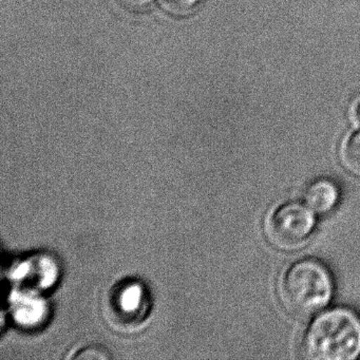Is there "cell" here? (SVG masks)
Segmentation results:
<instances>
[{"label":"cell","mask_w":360,"mask_h":360,"mask_svg":"<svg viewBox=\"0 0 360 360\" xmlns=\"http://www.w3.org/2000/svg\"><path fill=\"white\" fill-rule=\"evenodd\" d=\"M354 117H355V121L360 125V104L356 107L355 112H354Z\"/></svg>","instance_id":"9"},{"label":"cell","mask_w":360,"mask_h":360,"mask_svg":"<svg viewBox=\"0 0 360 360\" xmlns=\"http://www.w3.org/2000/svg\"><path fill=\"white\" fill-rule=\"evenodd\" d=\"M334 280L328 267L316 259H302L284 271L278 284V297L295 317L319 313L332 300Z\"/></svg>","instance_id":"1"},{"label":"cell","mask_w":360,"mask_h":360,"mask_svg":"<svg viewBox=\"0 0 360 360\" xmlns=\"http://www.w3.org/2000/svg\"><path fill=\"white\" fill-rule=\"evenodd\" d=\"M305 356L316 360H354L360 357V317L347 307L318 315L303 339Z\"/></svg>","instance_id":"2"},{"label":"cell","mask_w":360,"mask_h":360,"mask_svg":"<svg viewBox=\"0 0 360 360\" xmlns=\"http://www.w3.org/2000/svg\"><path fill=\"white\" fill-rule=\"evenodd\" d=\"M108 356L103 355L102 349L96 347H89V349L81 351L79 355L75 356V358H107Z\"/></svg>","instance_id":"8"},{"label":"cell","mask_w":360,"mask_h":360,"mask_svg":"<svg viewBox=\"0 0 360 360\" xmlns=\"http://www.w3.org/2000/svg\"><path fill=\"white\" fill-rule=\"evenodd\" d=\"M340 191L334 181L330 179H318L314 181L305 191V204L315 214H328L338 205Z\"/></svg>","instance_id":"4"},{"label":"cell","mask_w":360,"mask_h":360,"mask_svg":"<svg viewBox=\"0 0 360 360\" xmlns=\"http://www.w3.org/2000/svg\"><path fill=\"white\" fill-rule=\"evenodd\" d=\"M315 212L307 205L288 202L274 210L264 223V233L271 245L292 252L307 243L316 229Z\"/></svg>","instance_id":"3"},{"label":"cell","mask_w":360,"mask_h":360,"mask_svg":"<svg viewBox=\"0 0 360 360\" xmlns=\"http://www.w3.org/2000/svg\"><path fill=\"white\" fill-rule=\"evenodd\" d=\"M201 0H160V5L164 11L170 15L186 16L193 13Z\"/></svg>","instance_id":"6"},{"label":"cell","mask_w":360,"mask_h":360,"mask_svg":"<svg viewBox=\"0 0 360 360\" xmlns=\"http://www.w3.org/2000/svg\"><path fill=\"white\" fill-rule=\"evenodd\" d=\"M339 159L347 172L360 176V130L354 132L341 143Z\"/></svg>","instance_id":"5"},{"label":"cell","mask_w":360,"mask_h":360,"mask_svg":"<svg viewBox=\"0 0 360 360\" xmlns=\"http://www.w3.org/2000/svg\"><path fill=\"white\" fill-rule=\"evenodd\" d=\"M121 1L129 9L141 11L148 8L155 0H121Z\"/></svg>","instance_id":"7"}]
</instances>
